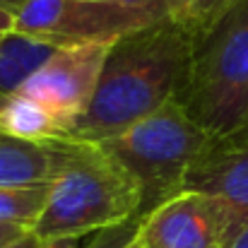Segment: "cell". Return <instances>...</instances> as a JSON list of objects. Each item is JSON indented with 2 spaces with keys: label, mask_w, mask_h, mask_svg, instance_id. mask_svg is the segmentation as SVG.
I'll list each match as a JSON object with an SVG mask.
<instances>
[{
  "label": "cell",
  "mask_w": 248,
  "mask_h": 248,
  "mask_svg": "<svg viewBox=\"0 0 248 248\" xmlns=\"http://www.w3.org/2000/svg\"><path fill=\"white\" fill-rule=\"evenodd\" d=\"M190 53L193 39L169 17L113 41L87 113L63 140L106 142L176 101Z\"/></svg>",
  "instance_id": "cell-1"
},
{
  "label": "cell",
  "mask_w": 248,
  "mask_h": 248,
  "mask_svg": "<svg viewBox=\"0 0 248 248\" xmlns=\"http://www.w3.org/2000/svg\"><path fill=\"white\" fill-rule=\"evenodd\" d=\"M140 219L133 176L99 142L56 140V169L46 207L31 229L44 241L82 239Z\"/></svg>",
  "instance_id": "cell-2"
},
{
  "label": "cell",
  "mask_w": 248,
  "mask_h": 248,
  "mask_svg": "<svg viewBox=\"0 0 248 248\" xmlns=\"http://www.w3.org/2000/svg\"><path fill=\"white\" fill-rule=\"evenodd\" d=\"M178 101L215 140L234 138L248 123V0L193 41Z\"/></svg>",
  "instance_id": "cell-3"
},
{
  "label": "cell",
  "mask_w": 248,
  "mask_h": 248,
  "mask_svg": "<svg viewBox=\"0 0 248 248\" xmlns=\"http://www.w3.org/2000/svg\"><path fill=\"white\" fill-rule=\"evenodd\" d=\"M212 142L215 138L176 99L99 145L133 176L140 190V217H145L183 190L188 169Z\"/></svg>",
  "instance_id": "cell-4"
},
{
  "label": "cell",
  "mask_w": 248,
  "mask_h": 248,
  "mask_svg": "<svg viewBox=\"0 0 248 248\" xmlns=\"http://www.w3.org/2000/svg\"><path fill=\"white\" fill-rule=\"evenodd\" d=\"M164 10L111 0H27L15 12V29L56 48L113 44L125 34L164 19Z\"/></svg>",
  "instance_id": "cell-5"
},
{
  "label": "cell",
  "mask_w": 248,
  "mask_h": 248,
  "mask_svg": "<svg viewBox=\"0 0 248 248\" xmlns=\"http://www.w3.org/2000/svg\"><path fill=\"white\" fill-rule=\"evenodd\" d=\"M111 44L61 46L17 92L44 104L65 128H75L94 99Z\"/></svg>",
  "instance_id": "cell-6"
},
{
  "label": "cell",
  "mask_w": 248,
  "mask_h": 248,
  "mask_svg": "<svg viewBox=\"0 0 248 248\" xmlns=\"http://www.w3.org/2000/svg\"><path fill=\"white\" fill-rule=\"evenodd\" d=\"M236 222L224 202L181 190L138 219L135 239L142 248H224Z\"/></svg>",
  "instance_id": "cell-7"
},
{
  "label": "cell",
  "mask_w": 248,
  "mask_h": 248,
  "mask_svg": "<svg viewBox=\"0 0 248 248\" xmlns=\"http://www.w3.org/2000/svg\"><path fill=\"white\" fill-rule=\"evenodd\" d=\"M183 190L224 202L239 229L248 222V142L215 140L188 169Z\"/></svg>",
  "instance_id": "cell-8"
},
{
  "label": "cell",
  "mask_w": 248,
  "mask_h": 248,
  "mask_svg": "<svg viewBox=\"0 0 248 248\" xmlns=\"http://www.w3.org/2000/svg\"><path fill=\"white\" fill-rule=\"evenodd\" d=\"M56 142H27L0 130V186H31L51 181Z\"/></svg>",
  "instance_id": "cell-9"
},
{
  "label": "cell",
  "mask_w": 248,
  "mask_h": 248,
  "mask_svg": "<svg viewBox=\"0 0 248 248\" xmlns=\"http://www.w3.org/2000/svg\"><path fill=\"white\" fill-rule=\"evenodd\" d=\"M0 130L27 142H56L65 138L61 121L36 99L15 92L0 99Z\"/></svg>",
  "instance_id": "cell-10"
},
{
  "label": "cell",
  "mask_w": 248,
  "mask_h": 248,
  "mask_svg": "<svg viewBox=\"0 0 248 248\" xmlns=\"http://www.w3.org/2000/svg\"><path fill=\"white\" fill-rule=\"evenodd\" d=\"M56 51V46L17 29L0 34V99L15 94Z\"/></svg>",
  "instance_id": "cell-11"
},
{
  "label": "cell",
  "mask_w": 248,
  "mask_h": 248,
  "mask_svg": "<svg viewBox=\"0 0 248 248\" xmlns=\"http://www.w3.org/2000/svg\"><path fill=\"white\" fill-rule=\"evenodd\" d=\"M48 188L51 181L31 186H0V222L17 224L31 232L46 207Z\"/></svg>",
  "instance_id": "cell-12"
},
{
  "label": "cell",
  "mask_w": 248,
  "mask_h": 248,
  "mask_svg": "<svg viewBox=\"0 0 248 248\" xmlns=\"http://www.w3.org/2000/svg\"><path fill=\"white\" fill-rule=\"evenodd\" d=\"M241 0H171L166 17L178 24L193 41L207 34Z\"/></svg>",
  "instance_id": "cell-13"
},
{
  "label": "cell",
  "mask_w": 248,
  "mask_h": 248,
  "mask_svg": "<svg viewBox=\"0 0 248 248\" xmlns=\"http://www.w3.org/2000/svg\"><path fill=\"white\" fill-rule=\"evenodd\" d=\"M133 224H135V222H133ZM135 227H138V224H135ZM135 227L125 224V227H118V229H108V232H104V236H101L99 241H94L89 248H123L133 239Z\"/></svg>",
  "instance_id": "cell-14"
},
{
  "label": "cell",
  "mask_w": 248,
  "mask_h": 248,
  "mask_svg": "<svg viewBox=\"0 0 248 248\" xmlns=\"http://www.w3.org/2000/svg\"><path fill=\"white\" fill-rule=\"evenodd\" d=\"M27 234H29V229H24V227L0 222V248L12 246L15 241H19V239H22V236H27Z\"/></svg>",
  "instance_id": "cell-15"
},
{
  "label": "cell",
  "mask_w": 248,
  "mask_h": 248,
  "mask_svg": "<svg viewBox=\"0 0 248 248\" xmlns=\"http://www.w3.org/2000/svg\"><path fill=\"white\" fill-rule=\"evenodd\" d=\"M111 2H121V5H135V7H150V10H169L171 0H111Z\"/></svg>",
  "instance_id": "cell-16"
},
{
  "label": "cell",
  "mask_w": 248,
  "mask_h": 248,
  "mask_svg": "<svg viewBox=\"0 0 248 248\" xmlns=\"http://www.w3.org/2000/svg\"><path fill=\"white\" fill-rule=\"evenodd\" d=\"M224 248H248V222H244V224L234 232V236L224 244Z\"/></svg>",
  "instance_id": "cell-17"
},
{
  "label": "cell",
  "mask_w": 248,
  "mask_h": 248,
  "mask_svg": "<svg viewBox=\"0 0 248 248\" xmlns=\"http://www.w3.org/2000/svg\"><path fill=\"white\" fill-rule=\"evenodd\" d=\"M15 29V12L0 7V34H7Z\"/></svg>",
  "instance_id": "cell-18"
},
{
  "label": "cell",
  "mask_w": 248,
  "mask_h": 248,
  "mask_svg": "<svg viewBox=\"0 0 248 248\" xmlns=\"http://www.w3.org/2000/svg\"><path fill=\"white\" fill-rule=\"evenodd\" d=\"M39 248H82L80 239H56V241H44Z\"/></svg>",
  "instance_id": "cell-19"
},
{
  "label": "cell",
  "mask_w": 248,
  "mask_h": 248,
  "mask_svg": "<svg viewBox=\"0 0 248 248\" xmlns=\"http://www.w3.org/2000/svg\"><path fill=\"white\" fill-rule=\"evenodd\" d=\"M39 246H41V241H39V239L29 232L27 236H22L19 241H15L12 246H7V248H39Z\"/></svg>",
  "instance_id": "cell-20"
},
{
  "label": "cell",
  "mask_w": 248,
  "mask_h": 248,
  "mask_svg": "<svg viewBox=\"0 0 248 248\" xmlns=\"http://www.w3.org/2000/svg\"><path fill=\"white\" fill-rule=\"evenodd\" d=\"M27 0H0V7H5V10H12V12H17L22 5H24Z\"/></svg>",
  "instance_id": "cell-21"
},
{
  "label": "cell",
  "mask_w": 248,
  "mask_h": 248,
  "mask_svg": "<svg viewBox=\"0 0 248 248\" xmlns=\"http://www.w3.org/2000/svg\"><path fill=\"white\" fill-rule=\"evenodd\" d=\"M229 142H248V123L234 135V138H229Z\"/></svg>",
  "instance_id": "cell-22"
},
{
  "label": "cell",
  "mask_w": 248,
  "mask_h": 248,
  "mask_svg": "<svg viewBox=\"0 0 248 248\" xmlns=\"http://www.w3.org/2000/svg\"><path fill=\"white\" fill-rule=\"evenodd\" d=\"M123 248H142V246L138 244V239H135V234H133V239H130V241H128V244H125Z\"/></svg>",
  "instance_id": "cell-23"
}]
</instances>
